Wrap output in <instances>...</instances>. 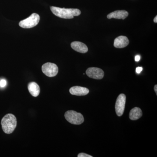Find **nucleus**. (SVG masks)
<instances>
[{
	"mask_svg": "<svg viewBox=\"0 0 157 157\" xmlns=\"http://www.w3.org/2000/svg\"><path fill=\"white\" fill-rule=\"evenodd\" d=\"M17 119L14 114H6L1 121L3 132L7 134H11L17 126Z\"/></svg>",
	"mask_w": 157,
	"mask_h": 157,
	"instance_id": "obj_2",
	"label": "nucleus"
},
{
	"mask_svg": "<svg viewBox=\"0 0 157 157\" xmlns=\"http://www.w3.org/2000/svg\"><path fill=\"white\" fill-rule=\"evenodd\" d=\"M70 92L73 95L82 96L88 94L89 93V90L85 87L74 86L70 89Z\"/></svg>",
	"mask_w": 157,
	"mask_h": 157,
	"instance_id": "obj_8",
	"label": "nucleus"
},
{
	"mask_svg": "<svg viewBox=\"0 0 157 157\" xmlns=\"http://www.w3.org/2000/svg\"><path fill=\"white\" fill-rule=\"evenodd\" d=\"M40 21V16L36 13H33L29 17L21 21L19 25L24 29H30L36 26Z\"/></svg>",
	"mask_w": 157,
	"mask_h": 157,
	"instance_id": "obj_4",
	"label": "nucleus"
},
{
	"mask_svg": "<svg viewBox=\"0 0 157 157\" xmlns=\"http://www.w3.org/2000/svg\"><path fill=\"white\" fill-rule=\"evenodd\" d=\"M42 71L46 76L52 77L56 76L58 73V67L56 64L47 63L42 65Z\"/></svg>",
	"mask_w": 157,
	"mask_h": 157,
	"instance_id": "obj_5",
	"label": "nucleus"
},
{
	"mask_svg": "<svg viewBox=\"0 0 157 157\" xmlns=\"http://www.w3.org/2000/svg\"><path fill=\"white\" fill-rule=\"evenodd\" d=\"M28 90L32 96L37 97L40 94V89L39 85L34 82H30L28 85Z\"/></svg>",
	"mask_w": 157,
	"mask_h": 157,
	"instance_id": "obj_12",
	"label": "nucleus"
},
{
	"mask_svg": "<svg viewBox=\"0 0 157 157\" xmlns=\"http://www.w3.org/2000/svg\"><path fill=\"white\" fill-rule=\"evenodd\" d=\"M142 112L139 107H135L130 111L129 113V118L132 121H135L141 117Z\"/></svg>",
	"mask_w": 157,
	"mask_h": 157,
	"instance_id": "obj_13",
	"label": "nucleus"
},
{
	"mask_svg": "<svg viewBox=\"0 0 157 157\" xmlns=\"http://www.w3.org/2000/svg\"><path fill=\"white\" fill-rule=\"evenodd\" d=\"M65 117L69 122L73 124H81L84 121L82 114L74 110H68L65 113Z\"/></svg>",
	"mask_w": 157,
	"mask_h": 157,
	"instance_id": "obj_3",
	"label": "nucleus"
},
{
	"mask_svg": "<svg viewBox=\"0 0 157 157\" xmlns=\"http://www.w3.org/2000/svg\"><path fill=\"white\" fill-rule=\"evenodd\" d=\"M72 48L74 50L82 53H85L88 51L87 46L82 42L75 41L71 44Z\"/></svg>",
	"mask_w": 157,
	"mask_h": 157,
	"instance_id": "obj_11",
	"label": "nucleus"
},
{
	"mask_svg": "<svg viewBox=\"0 0 157 157\" xmlns=\"http://www.w3.org/2000/svg\"><path fill=\"white\" fill-rule=\"evenodd\" d=\"M154 90L155 92L156 93V95H157V85H155V87H154Z\"/></svg>",
	"mask_w": 157,
	"mask_h": 157,
	"instance_id": "obj_18",
	"label": "nucleus"
},
{
	"mask_svg": "<svg viewBox=\"0 0 157 157\" xmlns=\"http://www.w3.org/2000/svg\"><path fill=\"white\" fill-rule=\"evenodd\" d=\"M142 70H143V68L141 67H138L136 68V73H138V74H139V73H141Z\"/></svg>",
	"mask_w": 157,
	"mask_h": 157,
	"instance_id": "obj_16",
	"label": "nucleus"
},
{
	"mask_svg": "<svg viewBox=\"0 0 157 157\" xmlns=\"http://www.w3.org/2000/svg\"><path fill=\"white\" fill-rule=\"evenodd\" d=\"M129 40L127 37L121 36L116 38L114 41V47L117 48H123L128 45Z\"/></svg>",
	"mask_w": 157,
	"mask_h": 157,
	"instance_id": "obj_10",
	"label": "nucleus"
},
{
	"mask_svg": "<svg viewBox=\"0 0 157 157\" xmlns=\"http://www.w3.org/2000/svg\"><path fill=\"white\" fill-rule=\"evenodd\" d=\"M126 97L124 94H121L117 99L115 104V111L117 115L121 116L124 111Z\"/></svg>",
	"mask_w": 157,
	"mask_h": 157,
	"instance_id": "obj_6",
	"label": "nucleus"
},
{
	"mask_svg": "<svg viewBox=\"0 0 157 157\" xmlns=\"http://www.w3.org/2000/svg\"><path fill=\"white\" fill-rule=\"evenodd\" d=\"M7 85V81L6 79H2L0 81V86L1 87H4Z\"/></svg>",
	"mask_w": 157,
	"mask_h": 157,
	"instance_id": "obj_14",
	"label": "nucleus"
},
{
	"mask_svg": "<svg viewBox=\"0 0 157 157\" xmlns=\"http://www.w3.org/2000/svg\"><path fill=\"white\" fill-rule=\"evenodd\" d=\"M78 157H92V156L90 155H88L87 154L84 153H81L78 154Z\"/></svg>",
	"mask_w": 157,
	"mask_h": 157,
	"instance_id": "obj_15",
	"label": "nucleus"
},
{
	"mask_svg": "<svg viewBox=\"0 0 157 157\" xmlns=\"http://www.w3.org/2000/svg\"><path fill=\"white\" fill-rule=\"evenodd\" d=\"M154 21L155 23H157V16H156L155 17L154 19Z\"/></svg>",
	"mask_w": 157,
	"mask_h": 157,
	"instance_id": "obj_19",
	"label": "nucleus"
},
{
	"mask_svg": "<svg viewBox=\"0 0 157 157\" xmlns=\"http://www.w3.org/2000/svg\"><path fill=\"white\" fill-rule=\"evenodd\" d=\"M140 59V56L139 55L136 56L135 57V60L136 62L139 61Z\"/></svg>",
	"mask_w": 157,
	"mask_h": 157,
	"instance_id": "obj_17",
	"label": "nucleus"
},
{
	"mask_svg": "<svg viewBox=\"0 0 157 157\" xmlns=\"http://www.w3.org/2000/svg\"><path fill=\"white\" fill-rule=\"evenodd\" d=\"M50 9L54 15L64 19H72L74 16H79L81 11L77 9H65L51 6Z\"/></svg>",
	"mask_w": 157,
	"mask_h": 157,
	"instance_id": "obj_1",
	"label": "nucleus"
},
{
	"mask_svg": "<svg viewBox=\"0 0 157 157\" xmlns=\"http://www.w3.org/2000/svg\"><path fill=\"white\" fill-rule=\"evenodd\" d=\"M128 12L125 10H117L109 13L107 15L108 19L113 18L115 19H124L128 16Z\"/></svg>",
	"mask_w": 157,
	"mask_h": 157,
	"instance_id": "obj_9",
	"label": "nucleus"
},
{
	"mask_svg": "<svg viewBox=\"0 0 157 157\" xmlns=\"http://www.w3.org/2000/svg\"><path fill=\"white\" fill-rule=\"evenodd\" d=\"M86 74L90 78L96 79H101L104 75V71L100 68L90 67L86 71Z\"/></svg>",
	"mask_w": 157,
	"mask_h": 157,
	"instance_id": "obj_7",
	"label": "nucleus"
}]
</instances>
